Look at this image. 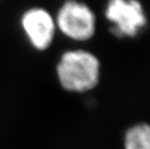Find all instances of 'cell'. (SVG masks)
I'll return each mask as SVG.
<instances>
[{
	"label": "cell",
	"instance_id": "cell-1",
	"mask_svg": "<svg viewBox=\"0 0 150 149\" xmlns=\"http://www.w3.org/2000/svg\"><path fill=\"white\" fill-rule=\"evenodd\" d=\"M56 74L60 85L66 91L84 93L99 84L101 63L97 56L88 50H68L60 57Z\"/></svg>",
	"mask_w": 150,
	"mask_h": 149
},
{
	"label": "cell",
	"instance_id": "cell-2",
	"mask_svg": "<svg viewBox=\"0 0 150 149\" xmlns=\"http://www.w3.org/2000/svg\"><path fill=\"white\" fill-rule=\"evenodd\" d=\"M105 18L118 39L136 38L148 23L145 9L137 0H110L105 7Z\"/></svg>",
	"mask_w": 150,
	"mask_h": 149
},
{
	"label": "cell",
	"instance_id": "cell-3",
	"mask_svg": "<svg viewBox=\"0 0 150 149\" xmlns=\"http://www.w3.org/2000/svg\"><path fill=\"white\" fill-rule=\"evenodd\" d=\"M55 25L67 38L85 42L96 32V16L92 9L82 2L67 1L59 8Z\"/></svg>",
	"mask_w": 150,
	"mask_h": 149
},
{
	"label": "cell",
	"instance_id": "cell-4",
	"mask_svg": "<svg viewBox=\"0 0 150 149\" xmlns=\"http://www.w3.org/2000/svg\"><path fill=\"white\" fill-rule=\"evenodd\" d=\"M21 26L31 45L46 50L52 45L55 33V21L43 8H31L22 15Z\"/></svg>",
	"mask_w": 150,
	"mask_h": 149
},
{
	"label": "cell",
	"instance_id": "cell-5",
	"mask_svg": "<svg viewBox=\"0 0 150 149\" xmlns=\"http://www.w3.org/2000/svg\"><path fill=\"white\" fill-rule=\"evenodd\" d=\"M124 149H150V124L138 122L130 126L123 136Z\"/></svg>",
	"mask_w": 150,
	"mask_h": 149
}]
</instances>
